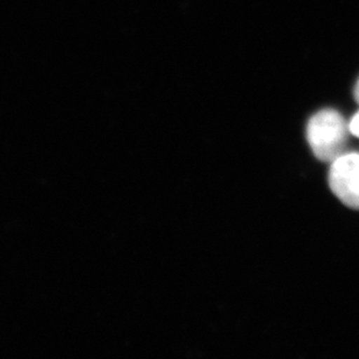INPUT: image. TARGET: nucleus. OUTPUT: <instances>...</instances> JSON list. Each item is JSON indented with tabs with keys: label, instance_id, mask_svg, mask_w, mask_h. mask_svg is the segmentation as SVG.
Returning a JSON list of instances; mask_svg holds the SVG:
<instances>
[{
	"label": "nucleus",
	"instance_id": "1",
	"mask_svg": "<svg viewBox=\"0 0 359 359\" xmlns=\"http://www.w3.org/2000/svg\"><path fill=\"white\" fill-rule=\"evenodd\" d=\"M349 133V123L335 109H322L307 126L311 149L322 162L332 163L344 154Z\"/></svg>",
	"mask_w": 359,
	"mask_h": 359
},
{
	"label": "nucleus",
	"instance_id": "2",
	"mask_svg": "<svg viewBox=\"0 0 359 359\" xmlns=\"http://www.w3.org/2000/svg\"><path fill=\"white\" fill-rule=\"evenodd\" d=\"M329 187L346 206L359 210V154L344 153L330 163Z\"/></svg>",
	"mask_w": 359,
	"mask_h": 359
},
{
	"label": "nucleus",
	"instance_id": "3",
	"mask_svg": "<svg viewBox=\"0 0 359 359\" xmlns=\"http://www.w3.org/2000/svg\"><path fill=\"white\" fill-rule=\"evenodd\" d=\"M350 133L359 137V111L349 122Z\"/></svg>",
	"mask_w": 359,
	"mask_h": 359
},
{
	"label": "nucleus",
	"instance_id": "4",
	"mask_svg": "<svg viewBox=\"0 0 359 359\" xmlns=\"http://www.w3.org/2000/svg\"><path fill=\"white\" fill-rule=\"evenodd\" d=\"M355 98H356V102L359 104V79L357 81L356 86H355Z\"/></svg>",
	"mask_w": 359,
	"mask_h": 359
}]
</instances>
